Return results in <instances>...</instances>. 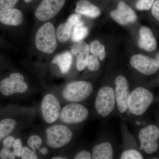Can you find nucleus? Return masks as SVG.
Wrapping results in <instances>:
<instances>
[{
    "label": "nucleus",
    "instance_id": "2f4dec72",
    "mask_svg": "<svg viewBox=\"0 0 159 159\" xmlns=\"http://www.w3.org/2000/svg\"><path fill=\"white\" fill-rule=\"evenodd\" d=\"M152 13L159 22V0H157L154 2L152 7Z\"/></svg>",
    "mask_w": 159,
    "mask_h": 159
},
{
    "label": "nucleus",
    "instance_id": "f704fd0d",
    "mask_svg": "<svg viewBox=\"0 0 159 159\" xmlns=\"http://www.w3.org/2000/svg\"><path fill=\"white\" fill-rule=\"evenodd\" d=\"M39 151L42 154L44 155H46L48 153V148H45V147L40 148L39 149Z\"/></svg>",
    "mask_w": 159,
    "mask_h": 159
},
{
    "label": "nucleus",
    "instance_id": "f257e3e1",
    "mask_svg": "<svg viewBox=\"0 0 159 159\" xmlns=\"http://www.w3.org/2000/svg\"><path fill=\"white\" fill-rule=\"evenodd\" d=\"M153 101L152 93L143 87H138L129 93L127 102L128 109L135 116L143 115Z\"/></svg>",
    "mask_w": 159,
    "mask_h": 159
},
{
    "label": "nucleus",
    "instance_id": "a878e982",
    "mask_svg": "<svg viewBox=\"0 0 159 159\" xmlns=\"http://www.w3.org/2000/svg\"><path fill=\"white\" fill-rule=\"evenodd\" d=\"M154 0H138L136 6L140 10H148L152 7Z\"/></svg>",
    "mask_w": 159,
    "mask_h": 159
},
{
    "label": "nucleus",
    "instance_id": "dca6fc26",
    "mask_svg": "<svg viewBox=\"0 0 159 159\" xmlns=\"http://www.w3.org/2000/svg\"><path fill=\"white\" fill-rule=\"evenodd\" d=\"M140 38L138 42L139 48L148 51H152L157 48V42L152 31L148 27L143 26L139 31Z\"/></svg>",
    "mask_w": 159,
    "mask_h": 159
},
{
    "label": "nucleus",
    "instance_id": "e433bc0d",
    "mask_svg": "<svg viewBox=\"0 0 159 159\" xmlns=\"http://www.w3.org/2000/svg\"><path fill=\"white\" fill-rule=\"evenodd\" d=\"M24 1H25V2H26L27 3H30L31 2V1H32V0H24Z\"/></svg>",
    "mask_w": 159,
    "mask_h": 159
},
{
    "label": "nucleus",
    "instance_id": "c9c22d12",
    "mask_svg": "<svg viewBox=\"0 0 159 159\" xmlns=\"http://www.w3.org/2000/svg\"><path fill=\"white\" fill-rule=\"evenodd\" d=\"M51 159H68V158H66L65 157H54L52 158Z\"/></svg>",
    "mask_w": 159,
    "mask_h": 159
},
{
    "label": "nucleus",
    "instance_id": "f8f14e48",
    "mask_svg": "<svg viewBox=\"0 0 159 159\" xmlns=\"http://www.w3.org/2000/svg\"><path fill=\"white\" fill-rule=\"evenodd\" d=\"M132 66L145 75H152L158 69V63L156 60L142 54H136L130 59Z\"/></svg>",
    "mask_w": 159,
    "mask_h": 159
},
{
    "label": "nucleus",
    "instance_id": "72a5a7b5",
    "mask_svg": "<svg viewBox=\"0 0 159 159\" xmlns=\"http://www.w3.org/2000/svg\"><path fill=\"white\" fill-rule=\"evenodd\" d=\"M80 19H81V16L80 15L73 14L69 18L67 22L70 23L73 26H74L80 21Z\"/></svg>",
    "mask_w": 159,
    "mask_h": 159
},
{
    "label": "nucleus",
    "instance_id": "0eeeda50",
    "mask_svg": "<svg viewBox=\"0 0 159 159\" xmlns=\"http://www.w3.org/2000/svg\"><path fill=\"white\" fill-rule=\"evenodd\" d=\"M89 111L84 106L72 102L66 105L61 110L60 119L68 124H75L84 121L88 117Z\"/></svg>",
    "mask_w": 159,
    "mask_h": 159
},
{
    "label": "nucleus",
    "instance_id": "ddd939ff",
    "mask_svg": "<svg viewBox=\"0 0 159 159\" xmlns=\"http://www.w3.org/2000/svg\"><path fill=\"white\" fill-rule=\"evenodd\" d=\"M112 18L120 25H127L136 20L137 16L134 11L124 2H120L117 9L110 12Z\"/></svg>",
    "mask_w": 159,
    "mask_h": 159
},
{
    "label": "nucleus",
    "instance_id": "2eb2a0df",
    "mask_svg": "<svg viewBox=\"0 0 159 159\" xmlns=\"http://www.w3.org/2000/svg\"><path fill=\"white\" fill-rule=\"evenodd\" d=\"M24 16L19 9L11 8L0 9V22L6 25L18 26L22 23Z\"/></svg>",
    "mask_w": 159,
    "mask_h": 159
},
{
    "label": "nucleus",
    "instance_id": "bb28decb",
    "mask_svg": "<svg viewBox=\"0 0 159 159\" xmlns=\"http://www.w3.org/2000/svg\"><path fill=\"white\" fill-rule=\"evenodd\" d=\"M99 62L97 57L94 55L89 56L87 66L89 70L92 71H97L99 68Z\"/></svg>",
    "mask_w": 159,
    "mask_h": 159
},
{
    "label": "nucleus",
    "instance_id": "c756f323",
    "mask_svg": "<svg viewBox=\"0 0 159 159\" xmlns=\"http://www.w3.org/2000/svg\"><path fill=\"white\" fill-rule=\"evenodd\" d=\"M23 148L21 140L19 139H16L13 145V152L16 156L20 157Z\"/></svg>",
    "mask_w": 159,
    "mask_h": 159
},
{
    "label": "nucleus",
    "instance_id": "a211bd4d",
    "mask_svg": "<svg viewBox=\"0 0 159 159\" xmlns=\"http://www.w3.org/2000/svg\"><path fill=\"white\" fill-rule=\"evenodd\" d=\"M92 159H113V151L111 143L104 142L93 148Z\"/></svg>",
    "mask_w": 159,
    "mask_h": 159
},
{
    "label": "nucleus",
    "instance_id": "cd10ccee",
    "mask_svg": "<svg viewBox=\"0 0 159 159\" xmlns=\"http://www.w3.org/2000/svg\"><path fill=\"white\" fill-rule=\"evenodd\" d=\"M20 157L21 159H39L35 151L27 147H23Z\"/></svg>",
    "mask_w": 159,
    "mask_h": 159
},
{
    "label": "nucleus",
    "instance_id": "9d476101",
    "mask_svg": "<svg viewBox=\"0 0 159 159\" xmlns=\"http://www.w3.org/2000/svg\"><path fill=\"white\" fill-rule=\"evenodd\" d=\"M65 3V0H43L35 11V16L40 20L51 19L61 10Z\"/></svg>",
    "mask_w": 159,
    "mask_h": 159
},
{
    "label": "nucleus",
    "instance_id": "5701e85b",
    "mask_svg": "<svg viewBox=\"0 0 159 159\" xmlns=\"http://www.w3.org/2000/svg\"><path fill=\"white\" fill-rule=\"evenodd\" d=\"M89 50L93 55L99 57L101 60L104 59L106 56L105 47L102 45L100 42L98 40H94L91 43Z\"/></svg>",
    "mask_w": 159,
    "mask_h": 159
},
{
    "label": "nucleus",
    "instance_id": "9b49d317",
    "mask_svg": "<svg viewBox=\"0 0 159 159\" xmlns=\"http://www.w3.org/2000/svg\"><path fill=\"white\" fill-rule=\"evenodd\" d=\"M115 94L119 111L124 113L128 109L127 102L129 93L128 81L124 76H118L115 80Z\"/></svg>",
    "mask_w": 159,
    "mask_h": 159
},
{
    "label": "nucleus",
    "instance_id": "4468645a",
    "mask_svg": "<svg viewBox=\"0 0 159 159\" xmlns=\"http://www.w3.org/2000/svg\"><path fill=\"white\" fill-rule=\"evenodd\" d=\"M71 51L77 57V68L80 71L83 70L87 66L89 47L85 42L75 43L71 47Z\"/></svg>",
    "mask_w": 159,
    "mask_h": 159
},
{
    "label": "nucleus",
    "instance_id": "7c9ffc66",
    "mask_svg": "<svg viewBox=\"0 0 159 159\" xmlns=\"http://www.w3.org/2000/svg\"><path fill=\"white\" fill-rule=\"evenodd\" d=\"M19 0H0V9H11L17 3Z\"/></svg>",
    "mask_w": 159,
    "mask_h": 159
},
{
    "label": "nucleus",
    "instance_id": "f3484780",
    "mask_svg": "<svg viewBox=\"0 0 159 159\" xmlns=\"http://www.w3.org/2000/svg\"><path fill=\"white\" fill-rule=\"evenodd\" d=\"M76 12L88 17L96 18L101 13L100 9L87 0H80L77 3Z\"/></svg>",
    "mask_w": 159,
    "mask_h": 159
},
{
    "label": "nucleus",
    "instance_id": "412c9836",
    "mask_svg": "<svg viewBox=\"0 0 159 159\" xmlns=\"http://www.w3.org/2000/svg\"><path fill=\"white\" fill-rule=\"evenodd\" d=\"M88 34V28L83 22L80 20L74 26L72 35V40L76 43L81 41Z\"/></svg>",
    "mask_w": 159,
    "mask_h": 159
},
{
    "label": "nucleus",
    "instance_id": "1a4fd4ad",
    "mask_svg": "<svg viewBox=\"0 0 159 159\" xmlns=\"http://www.w3.org/2000/svg\"><path fill=\"white\" fill-rule=\"evenodd\" d=\"M41 109L45 121L48 123H52L59 117L61 104L59 100L52 94L45 96L42 101Z\"/></svg>",
    "mask_w": 159,
    "mask_h": 159
},
{
    "label": "nucleus",
    "instance_id": "6ab92c4d",
    "mask_svg": "<svg viewBox=\"0 0 159 159\" xmlns=\"http://www.w3.org/2000/svg\"><path fill=\"white\" fill-rule=\"evenodd\" d=\"M73 61V56L70 51H66L57 55L53 60V63L59 67L63 74L67 73L70 69Z\"/></svg>",
    "mask_w": 159,
    "mask_h": 159
},
{
    "label": "nucleus",
    "instance_id": "c85d7f7f",
    "mask_svg": "<svg viewBox=\"0 0 159 159\" xmlns=\"http://www.w3.org/2000/svg\"><path fill=\"white\" fill-rule=\"evenodd\" d=\"M16 157L13 152V147L10 148L3 147L0 151L1 159H16Z\"/></svg>",
    "mask_w": 159,
    "mask_h": 159
},
{
    "label": "nucleus",
    "instance_id": "4c0bfd02",
    "mask_svg": "<svg viewBox=\"0 0 159 159\" xmlns=\"http://www.w3.org/2000/svg\"></svg>",
    "mask_w": 159,
    "mask_h": 159
},
{
    "label": "nucleus",
    "instance_id": "4be33fe9",
    "mask_svg": "<svg viewBox=\"0 0 159 159\" xmlns=\"http://www.w3.org/2000/svg\"><path fill=\"white\" fill-rule=\"evenodd\" d=\"M73 27L67 21L58 26L57 30V37L59 41L65 43L70 39Z\"/></svg>",
    "mask_w": 159,
    "mask_h": 159
},
{
    "label": "nucleus",
    "instance_id": "f03ea898",
    "mask_svg": "<svg viewBox=\"0 0 159 159\" xmlns=\"http://www.w3.org/2000/svg\"><path fill=\"white\" fill-rule=\"evenodd\" d=\"M38 50L48 54H52L57 48L55 28L53 24L47 22L38 30L35 38Z\"/></svg>",
    "mask_w": 159,
    "mask_h": 159
},
{
    "label": "nucleus",
    "instance_id": "473e14b6",
    "mask_svg": "<svg viewBox=\"0 0 159 159\" xmlns=\"http://www.w3.org/2000/svg\"><path fill=\"white\" fill-rule=\"evenodd\" d=\"M74 159H92V156L88 151L82 150L78 152Z\"/></svg>",
    "mask_w": 159,
    "mask_h": 159
},
{
    "label": "nucleus",
    "instance_id": "20e7f679",
    "mask_svg": "<svg viewBox=\"0 0 159 159\" xmlns=\"http://www.w3.org/2000/svg\"><path fill=\"white\" fill-rule=\"evenodd\" d=\"M47 142L50 147L58 148L63 147L70 142L73 132L65 125H55L47 128L46 131Z\"/></svg>",
    "mask_w": 159,
    "mask_h": 159
},
{
    "label": "nucleus",
    "instance_id": "393cba45",
    "mask_svg": "<svg viewBox=\"0 0 159 159\" xmlns=\"http://www.w3.org/2000/svg\"><path fill=\"white\" fill-rule=\"evenodd\" d=\"M120 159H144L142 155L138 151L129 149L124 151Z\"/></svg>",
    "mask_w": 159,
    "mask_h": 159
},
{
    "label": "nucleus",
    "instance_id": "7ed1b4c3",
    "mask_svg": "<svg viewBox=\"0 0 159 159\" xmlns=\"http://www.w3.org/2000/svg\"><path fill=\"white\" fill-rule=\"evenodd\" d=\"M93 92V86L89 81H77L70 83L62 91V96L67 101L79 102L87 98Z\"/></svg>",
    "mask_w": 159,
    "mask_h": 159
},
{
    "label": "nucleus",
    "instance_id": "aec40b11",
    "mask_svg": "<svg viewBox=\"0 0 159 159\" xmlns=\"http://www.w3.org/2000/svg\"><path fill=\"white\" fill-rule=\"evenodd\" d=\"M16 124V121L13 119H6L0 121V142L9 136L14 130Z\"/></svg>",
    "mask_w": 159,
    "mask_h": 159
},
{
    "label": "nucleus",
    "instance_id": "6e6552de",
    "mask_svg": "<svg viewBox=\"0 0 159 159\" xmlns=\"http://www.w3.org/2000/svg\"><path fill=\"white\" fill-rule=\"evenodd\" d=\"M28 89L25 77L20 73H12L9 77L3 79L0 82V92L4 96L15 93H22Z\"/></svg>",
    "mask_w": 159,
    "mask_h": 159
},
{
    "label": "nucleus",
    "instance_id": "423d86ee",
    "mask_svg": "<svg viewBox=\"0 0 159 159\" xmlns=\"http://www.w3.org/2000/svg\"><path fill=\"white\" fill-rule=\"evenodd\" d=\"M159 138V129L156 125L152 124L142 128L139 134V149L148 154L156 152L158 148Z\"/></svg>",
    "mask_w": 159,
    "mask_h": 159
},
{
    "label": "nucleus",
    "instance_id": "39448f33",
    "mask_svg": "<svg viewBox=\"0 0 159 159\" xmlns=\"http://www.w3.org/2000/svg\"><path fill=\"white\" fill-rule=\"evenodd\" d=\"M116 103L115 91L112 88L104 86L99 90L95 100V106L99 116H107L114 110Z\"/></svg>",
    "mask_w": 159,
    "mask_h": 159
},
{
    "label": "nucleus",
    "instance_id": "b1692460",
    "mask_svg": "<svg viewBox=\"0 0 159 159\" xmlns=\"http://www.w3.org/2000/svg\"><path fill=\"white\" fill-rule=\"evenodd\" d=\"M27 143L30 148L33 150L39 149L42 144L41 138L37 135H33L29 137Z\"/></svg>",
    "mask_w": 159,
    "mask_h": 159
}]
</instances>
